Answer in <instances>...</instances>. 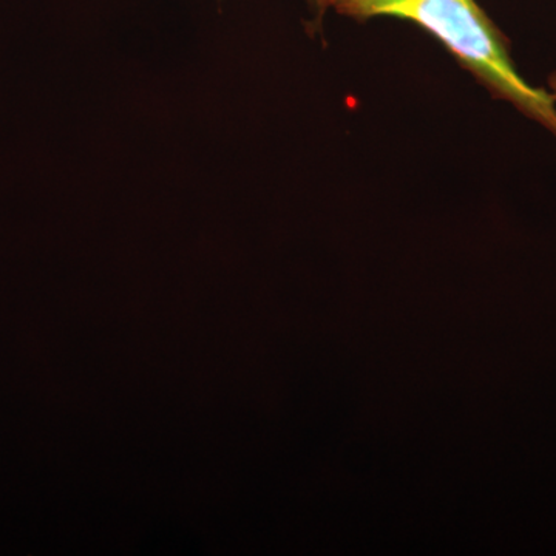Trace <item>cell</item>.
Returning <instances> with one entry per match:
<instances>
[{
    "mask_svg": "<svg viewBox=\"0 0 556 556\" xmlns=\"http://www.w3.org/2000/svg\"><path fill=\"white\" fill-rule=\"evenodd\" d=\"M321 11L365 21L390 16L412 21L433 35L493 98L554 134L556 108L546 90L527 84L511 61L508 39L477 0H314Z\"/></svg>",
    "mask_w": 556,
    "mask_h": 556,
    "instance_id": "cell-1",
    "label": "cell"
},
{
    "mask_svg": "<svg viewBox=\"0 0 556 556\" xmlns=\"http://www.w3.org/2000/svg\"><path fill=\"white\" fill-rule=\"evenodd\" d=\"M548 89H551L548 93H551V97L556 102V72L552 73L551 78H548Z\"/></svg>",
    "mask_w": 556,
    "mask_h": 556,
    "instance_id": "cell-2",
    "label": "cell"
}]
</instances>
